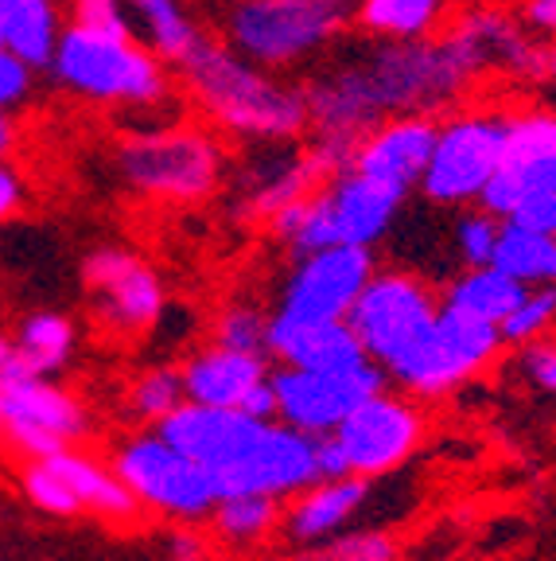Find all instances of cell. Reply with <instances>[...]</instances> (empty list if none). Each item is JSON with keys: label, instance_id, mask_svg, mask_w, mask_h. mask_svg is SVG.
Segmentation results:
<instances>
[{"label": "cell", "instance_id": "6da1fadb", "mask_svg": "<svg viewBox=\"0 0 556 561\" xmlns=\"http://www.w3.org/2000/svg\"><path fill=\"white\" fill-rule=\"evenodd\" d=\"M483 75L460 35L370 39L339 51L304 82L308 129L362 137L397 114H440L471 94Z\"/></svg>", "mask_w": 556, "mask_h": 561}, {"label": "cell", "instance_id": "7a4b0ae2", "mask_svg": "<svg viewBox=\"0 0 556 561\" xmlns=\"http://www.w3.org/2000/svg\"><path fill=\"white\" fill-rule=\"evenodd\" d=\"M157 433L199 460L222 495L292 500L296 491L320 480L315 437L292 430L280 417L183 402L160 421Z\"/></svg>", "mask_w": 556, "mask_h": 561}, {"label": "cell", "instance_id": "3957f363", "mask_svg": "<svg viewBox=\"0 0 556 561\" xmlns=\"http://www.w3.org/2000/svg\"><path fill=\"white\" fill-rule=\"evenodd\" d=\"M179 70L192 102L230 137L250 145H288L308 129L304 87L277 79L238 47L202 39Z\"/></svg>", "mask_w": 556, "mask_h": 561}, {"label": "cell", "instance_id": "277c9868", "mask_svg": "<svg viewBox=\"0 0 556 561\" xmlns=\"http://www.w3.org/2000/svg\"><path fill=\"white\" fill-rule=\"evenodd\" d=\"M51 79L70 94L97 105H144L157 110L172 98V75L157 51L132 35L94 27H62L51 59Z\"/></svg>", "mask_w": 556, "mask_h": 561}, {"label": "cell", "instance_id": "5b68a950", "mask_svg": "<svg viewBox=\"0 0 556 561\" xmlns=\"http://www.w3.org/2000/svg\"><path fill=\"white\" fill-rule=\"evenodd\" d=\"M114 168L129 192L157 203H207L227 180V149L207 129L160 125L140 129L117 145Z\"/></svg>", "mask_w": 556, "mask_h": 561}, {"label": "cell", "instance_id": "8992f818", "mask_svg": "<svg viewBox=\"0 0 556 561\" xmlns=\"http://www.w3.org/2000/svg\"><path fill=\"white\" fill-rule=\"evenodd\" d=\"M355 24V0H234L227 44L269 70L315 59Z\"/></svg>", "mask_w": 556, "mask_h": 561}, {"label": "cell", "instance_id": "52a82bcc", "mask_svg": "<svg viewBox=\"0 0 556 561\" xmlns=\"http://www.w3.org/2000/svg\"><path fill=\"white\" fill-rule=\"evenodd\" d=\"M405 195L409 192L370 180L355 168L331 175L304 199L300 222H296L292 238L285 245L292 254H308V250H323V245H366V250H374L397 222Z\"/></svg>", "mask_w": 556, "mask_h": 561}, {"label": "cell", "instance_id": "ba28073f", "mask_svg": "<svg viewBox=\"0 0 556 561\" xmlns=\"http://www.w3.org/2000/svg\"><path fill=\"white\" fill-rule=\"evenodd\" d=\"M506 133H510V114L490 110V105H475V110L443 117L440 133H436V149L417 184L420 195L436 207L478 203L483 187L502 164Z\"/></svg>", "mask_w": 556, "mask_h": 561}, {"label": "cell", "instance_id": "9c48e42d", "mask_svg": "<svg viewBox=\"0 0 556 561\" xmlns=\"http://www.w3.org/2000/svg\"><path fill=\"white\" fill-rule=\"evenodd\" d=\"M502 347L506 340L498 324H487V320H475V316L440 305L425 340L413 351H405L385 375L397 386H405L409 394L440 398L448 390H455V386L471 382L475 375H483L498 359Z\"/></svg>", "mask_w": 556, "mask_h": 561}, {"label": "cell", "instance_id": "30bf717a", "mask_svg": "<svg viewBox=\"0 0 556 561\" xmlns=\"http://www.w3.org/2000/svg\"><path fill=\"white\" fill-rule=\"evenodd\" d=\"M114 468L140 507L167 518H207L222 500L215 476L157 430L125 440L114 453Z\"/></svg>", "mask_w": 556, "mask_h": 561}, {"label": "cell", "instance_id": "8fae6325", "mask_svg": "<svg viewBox=\"0 0 556 561\" xmlns=\"http://www.w3.org/2000/svg\"><path fill=\"white\" fill-rule=\"evenodd\" d=\"M90 433V413L79 398L32 375L20 363L0 370V440L27 460H47Z\"/></svg>", "mask_w": 556, "mask_h": 561}, {"label": "cell", "instance_id": "7c38bea8", "mask_svg": "<svg viewBox=\"0 0 556 561\" xmlns=\"http://www.w3.org/2000/svg\"><path fill=\"white\" fill-rule=\"evenodd\" d=\"M436 312H440V300L417 273L374 270V277L366 280V289L347 312V324L355 328L366 355L382 370H390L405 351L425 340Z\"/></svg>", "mask_w": 556, "mask_h": 561}, {"label": "cell", "instance_id": "4fadbf2b", "mask_svg": "<svg viewBox=\"0 0 556 561\" xmlns=\"http://www.w3.org/2000/svg\"><path fill=\"white\" fill-rule=\"evenodd\" d=\"M327 437L339 445L350 476L374 480V476L397 472L417 453L420 440H425V421H420L413 402L378 390L366 402H358L339 421V430L327 433Z\"/></svg>", "mask_w": 556, "mask_h": 561}, {"label": "cell", "instance_id": "5bb4252c", "mask_svg": "<svg viewBox=\"0 0 556 561\" xmlns=\"http://www.w3.org/2000/svg\"><path fill=\"white\" fill-rule=\"evenodd\" d=\"M385 370L374 359L358 363L350 370H300L280 367L273 375L277 390V417L308 437H327L339 430V421L366 402L370 394L385 390Z\"/></svg>", "mask_w": 556, "mask_h": 561}, {"label": "cell", "instance_id": "9a60e30c", "mask_svg": "<svg viewBox=\"0 0 556 561\" xmlns=\"http://www.w3.org/2000/svg\"><path fill=\"white\" fill-rule=\"evenodd\" d=\"M374 270V250L366 245H323L296 254V265L280 285L277 312L296 320H347Z\"/></svg>", "mask_w": 556, "mask_h": 561}, {"label": "cell", "instance_id": "2e32d148", "mask_svg": "<svg viewBox=\"0 0 556 561\" xmlns=\"http://www.w3.org/2000/svg\"><path fill=\"white\" fill-rule=\"evenodd\" d=\"M82 280L97 308V320L114 335H140L157 328L167 308L160 273L121 245L90 250L82 262Z\"/></svg>", "mask_w": 556, "mask_h": 561}, {"label": "cell", "instance_id": "e0dca14e", "mask_svg": "<svg viewBox=\"0 0 556 561\" xmlns=\"http://www.w3.org/2000/svg\"><path fill=\"white\" fill-rule=\"evenodd\" d=\"M537 192H556V110H518L510 114L502 164L478 195V207L510 219Z\"/></svg>", "mask_w": 556, "mask_h": 561}, {"label": "cell", "instance_id": "ac0fdd59", "mask_svg": "<svg viewBox=\"0 0 556 561\" xmlns=\"http://www.w3.org/2000/svg\"><path fill=\"white\" fill-rule=\"evenodd\" d=\"M452 32L463 39L483 75L537 82L545 79V44L533 39V27L498 4H471L455 16Z\"/></svg>", "mask_w": 556, "mask_h": 561}, {"label": "cell", "instance_id": "d6986e66", "mask_svg": "<svg viewBox=\"0 0 556 561\" xmlns=\"http://www.w3.org/2000/svg\"><path fill=\"white\" fill-rule=\"evenodd\" d=\"M320 184L323 175L312 164L308 149L257 145V152L238 168L234 210L250 222H269L280 207H288L296 199H308Z\"/></svg>", "mask_w": 556, "mask_h": 561}, {"label": "cell", "instance_id": "ffe728a7", "mask_svg": "<svg viewBox=\"0 0 556 561\" xmlns=\"http://www.w3.org/2000/svg\"><path fill=\"white\" fill-rule=\"evenodd\" d=\"M436 133L440 122L436 114H397L378 122L370 133L358 137L355 172L382 180L401 192H413L428 168V157L436 149Z\"/></svg>", "mask_w": 556, "mask_h": 561}, {"label": "cell", "instance_id": "44dd1931", "mask_svg": "<svg viewBox=\"0 0 556 561\" xmlns=\"http://www.w3.org/2000/svg\"><path fill=\"white\" fill-rule=\"evenodd\" d=\"M269 355L300 370H350L370 359L347 320H296L285 312L269 320Z\"/></svg>", "mask_w": 556, "mask_h": 561}, {"label": "cell", "instance_id": "7402d4cb", "mask_svg": "<svg viewBox=\"0 0 556 561\" xmlns=\"http://www.w3.org/2000/svg\"><path fill=\"white\" fill-rule=\"evenodd\" d=\"M183 375V398L199 405H215V410H242L250 402L253 390H262L273 378L265 355L234 347H210L195 351L192 359L179 367Z\"/></svg>", "mask_w": 556, "mask_h": 561}, {"label": "cell", "instance_id": "603a6c76", "mask_svg": "<svg viewBox=\"0 0 556 561\" xmlns=\"http://www.w3.org/2000/svg\"><path fill=\"white\" fill-rule=\"evenodd\" d=\"M366 483L370 480H362V476H320L304 491H296L292 503L280 511L285 535L296 546H315L323 538L343 535L362 511L366 491H370Z\"/></svg>", "mask_w": 556, "mask_h": 561}, {"label": "cell", "instance_id": "cb8c5ba5", "mask_svg": "<svg viewBox=\"0 0 556 561\" xmlns=\"http://www.w3.org/2000/svg\"><path fill=\"white\" fill-rule=\"evenodd\" d=\"M47 465L70 483V491H74V500L82 503V511H94V515L114 518V523L137 518L140 503L132 500V491L125 488V480L117 476L114 460L105 465L97 456L79 453V448L70 445V448H62V453L47 456Z\"/></svg>", "mask_w": 556, "mask_h": 561}, {"label": "cell", "instance_id": "d4e9b609", "mask_svg": "<svg viewBox=\"0 0 556 561\" xmlns=\"http://www.w3.org/2000/svg\"><path fill=\"white\" fill-rule=\"evenodd\" d=\"M62 35L55 0H0V47H9L32 70H47Z\"/></svg>", "mask_w": 556, "mask_h": 561}, {"label": "cell", "instance_id": "484cf974", "mask_svg": "<svg viewBox=\"0 0 556 561\" xmlns=\"http://www.w3.org/2000/svg\"><path fill=\"white\" fill-rule=\"evenodd\" d=\"M525 285L513 280L510 273H502L495 262L487 265H463V273H455L443 289L440 305L455 308V312H467L475 320H487V324H498L513 312V305L522 300Z\"/></svg>", "mask_w": 556, "mask_h": 561}, {"label": "cell", "instance_id": "4316f807", "mask_svg": "<svg viewBox=\"0 0 556 561\" xmlns=\"http://www.w3.org/2000/svg\"><path fill=\"white\" fill-rule=\"evenodd\" d=\"M79 347V328L62 312H32L20 320L12 340V363L32 375H59Z\"/></svg>", "mask_w": 556, "mask_h": 561}, {"label": "cell", "instance_id": "83f0119b", "mask_svg": "<svg viewBox=\"0 0 556 561\" xmlns=\"http://www.w3.org/2000/svg\"><path fill=\"white\" fill-rule=\"evenodd\" d=\"M125 9H129L132 27H140L144 35V44L172 67H183L202 44L199 24L183 9V0H125Z\"/></svg>", "mask_w": 556, "mask_h": 561}, {"label": "cell", "instance_id": "f1b7e54d", "mask_svg": "<svg viewBox=\"0 0 556 561\" xmlns=\"http://www.w3.org/2000/svg\"><path fill=\"white\" fill-rule=\"evenodd\" d=\"M448 0H355V24L370 39H428L443 27Z\"/></svg>", "mask_w": 556, "mask_h": 561}, {"label": "cell", "instance_id": "f546056e", "mask_svg": "<svg viewBox=\"0 0 556 561\" xmlns=\"http://www.w3.org/2000/svg\"><path fill=\"white\" fill-rule=\"evenodd\" d=\"M490 262L522 285H556V234L525 227L518 219H502Z\"/></svg>", "mask_w": 556, "mask_h": 561}, {"label": "cell", "instance_id": "4dcf8cb0", "mask_svg": "<svg viewBox=\"0 0 556 561\" xmlns=\"http://www.w3.org/2000/svg\"><path fill=\"white\" fill-rule=\"evenodd\" d=\"M210 518L227 542L250 546L273 535V526L280 523V500H273V495H222Z\"/></svg>", "mask_w": 556, "mask_h": 561}, {"label": "cell", "instance_id": "1f68e13d", "mask_svg": "<svg viewBox=\"0 0 556 561\" xmlns=\"http://www.w3.org/2000/svg\"><path fill=\"white\" fill-rule=\"evenodd\" d=\"M183 402H187V398H183L179 367H152L129 386L132 417L144 421V425H152V430H157L160 421H164L172 410H179Z\"/></svg>", "mask_w": 556, "mask_h": 561}, {"label": "cell", "instance_id": "d6a6232c", "mask_svg": "<svg viewBox=\"0 0 556 561\" xmlns=\"http://www.w3.org/2000/svg\"><path fill=\"white\" fill-rule=\"evenodd\" d=\"M556 328V285H525L522 300L502 320L506 343H533L545 340Z\"/></svg>", "mask_w": 556, "mask_h": 561}, {"label": "cell", "instance_id": "836d02e7", "mask_svg": "<svg viewBox=\"0 0 556 561\" xmlns=\"http://www.w3.org/2000/svg\"><path fill=\"white\" fill-rule=\"evenodd\" d=\"M296 561H397V542L382 530H355V535H335L315 546H300Z\"/></svg>", "mask_w": 556, "mask_h": 561}, {"label": "cell", "instance_id": "e575fe53", "mask_svg": "<svg viewBox=\"0 0 556 561\" xmlns=\"http://www.w3.org/2000/svg\"><path fill=\"white\" fill-rule=\"evenodd\" d=\"M269 320L257 305H227L215 320V343L234 351L269 355Z\"/></svg>", "mask_w": 556, "mask_h": 561}, {"label": "cell", "instance_id": "d590c367", "mask_svg": "<svg viewBox=\"0 0 556 561\" xmlns=\"http://www.w3.org/2000/svg\"><path fill=\"white\" fill-rule=\"evenodd\" d=\"M20 491H24V500L32 503L35 511H44V515L67 518L82 511V503L74 500L70 483L62 480L47 460H27L24 476H20Z\"/></svg>", "mask_w": 556, "mask_h": 561}, {"label": "cell", "instance_id": "8d00e7d4", "mask_svg": "<svg viewBox=\"0 0 556 561\" xmlns=\"http://www.w3.org/2000/svg\"><path fill=\"white\" fill-rule=\"evenodd\" d=\"M498 230H502V219L490 215V210H483V207L463 210L460 219H455V254H460V262L487 265L490 257H495Z\"/></svg>", "mask_w": 556, "mask_h": 561}, {"label": "cell", "instance_id": "74e56055", "mask_svg": "<svg viewBox=\"0 0 556 561\" xmlns=\"http://www.w3.org/2000/svg\"><path fill=\"white\" fill-rule=\"evenodd\" d=\"M355 152H358V137L350 133H335V129H312V140H308V157L320 168L323 180L339 172H350L355 168Z\"/></svg>", "mask_w": 556, "mask_h": 561}, {"label": "cell", "instance_id": "f35d334b", "mask_svg": "<svg viewBox=\"0 0 556 561\" xmlns=\"http://www.w3.org/2000/svg\"><path fill=\"white\" fill-rule=\"evenodd\" d=\"M70 4V24L94 27V32L109 35H132V20L125 0H67Z\"/></svg>", "mask_w": 556, "mask_h": 561}, {"label": "cell", "instance_id": "ab89813d", "mask_svg": "<svg viewBox=\"0 0 556 561\" xmlns=\"http://www.w3.org/2000/svg\"><path fill=\"white\" fill-rule=\"evenodd\" d=\"M32 79L35 70L24 59H16L9 47H0V110L24 105L27 94H32Z\"/></svg>", "mask_w": 556, "mask_h": 561}, {"label": "cell", "instance_id": "60d3db41", "mask_svg": "<svg viewBox=\"0 0 556 561\" xmlns=\"http://www.w3.org/2000/svg\"><path fill=\"white\" fill-rule=\"evenodd\" d=\"M522 375L530 386L556 394V343L553 340H533L522 343Z\"/></svg>", "mask_w": 556, "mask_h": 561}, {"label": "cell", "instance_id": "b9f144b4", "mask_svg": "<svg viewBox=\"0 0 556 561\" xmlns=\"http://www.w3.org/2000/svg\"><path fill=\"white\" fill-rule=\"evenodd\" d=\"M510 219L525 222V227H537V230H548L556 234V192H537L522 203V207L513 210Z\"/></svg>", "mask_w": 556, "mask_h": 561}, {"label": "cell", "instance_id": "7bdbcfd3", "mask_svg": "<svg viewBox=\"0 0 556 561\" xmlns=\"http://www.w3.org/2000/svg\"><path fill=\"white\" fill-rule=\"evenodd\" d=\"M24 195H27L24 175H20L16 168L9 164V160L0 157V222L12 219V215L24 207Z\"/></svg>", "mask_w": 556, "mask_h": 561}, {"label": "cell", "instance_id": "ee69618b", "mask_svg": "<svg viewBox=\"0 0 556 561\" xmlns=\"http://www.w3.org/2000/svg\"><path fill=\"white\" fill-rule=\"evenodd\" d=\"M525 24L541 35H556V0H525Z\"/></svg>", "mask_w": 556, "mask_h": 561}, {"label": "cell", "instance_id": "f6af8a7d", "mask_svg": "<svg viewBox=\"0 0 556 561\" xmlns=\"http://www.w3.org/2000/svg\"><path fill=\"white\" fill-rule=\"evenodd\" d=\"M172 558L175 561H207V546H202L199 535H175L172 538Z\"/></svg>", "mask_w": 556, "mask_h": 561}, {"label": "cell", "instance_id": "bcb514c9", "mask_svg": "<svg viewBox=\"0 0 556 561\" xmlns=\"http://www.w3.org/2000/svg\"><path fill=\"white\" fill-rule=\"evenodd\" d=\"M16 122H12V110H0V157H9L16 149Z\"/></svg>", "mask_w": 556, "mask_h": 561}, {"label": "cell", "instance_id": "7dc6e473", "mask_svg": "<svg viewBox=\"0 0 556 561\" xmlns=\"http://www.w3.org/2000/svg\"><path fill=\"white\" fill-rule=\"evenodd\" d=\"M545 79L556 82V35L545 44Z\"/></svg>", "mask_w": 556, "mask_h": 561}, {"label": "cell", "instance_id": "c3c4849f", "mask_svg": "<svg viewBox=\"0 0 556 561\" xmlns=\"http://www.w3.org/2000/svg\"><path fill=\"white\" fill-rule=\"evenodd\" d=\"M9 363H12V340L9 335H0V370L9 367Z\"/></svg>", "mask_w": 556, "mask_h": 561}]
</instances>
